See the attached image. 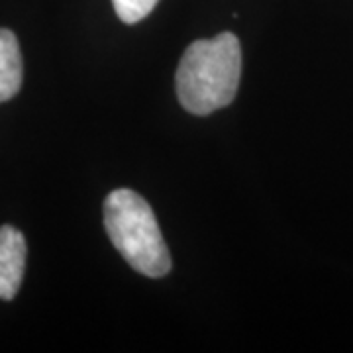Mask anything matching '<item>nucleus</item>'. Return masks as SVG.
Returning <instances> with one entry per match:
<instances>
[{"label":"nucleus","mask_w":353,"mask_h":353,"mask_svg":"<svg viewBox=\"0 0 353 353\" xmlns=\"http://www.w3.org/2000/svg\"><path fill=\"white\" fill-rule=\"evenodd\" d=\"M104 226L132 269L159 279L171 271V255L152 206L132 189L112 190L104 201Z\"/></svg>","instance_id":"2"},{"label":"nucleus","mask_w":353,"mask_h":353,"mask_svg":"<svg viewBox=\"0 0 353 353\" xmlns=\"http://www.w3.org/2000/svg\"><path fill=\"white\" fill-rule=\"evenodd\" d=\"M159 0H112L114 10L124 24H138L150 16Z\"/></svg>","instance_id":"5"},{"label":"nucleus","mask_w":353,"mask_h":353,"mask_svg":"<svg viewBox=\"0 0 353 353\" xmlns=\"http://www.w3.org/2000/svg\"><path fill=\"white\" fill-rule=\"evenodd\" d=\"M241 77L240 39L222 32L192 41L176 69V94L190 114L206 116L236 99Z\"/></svg>","instance_id":"1"},{"label":"nucleus","mask_w":353,"mask_h":353,"mask_svg":"<svg viewBox=\"0 0 353 353\" xmlns=\"http://www.w3.org/2000/svg\"><path fill=\"white\" fill-rule=\"evenodd\" d=\"M26 240L14 226H0V299L12 301L18 294L26 269Z\"/></svg>","instance_id":"3"},{"label":"nucleus","mask_w":353,"mask_h":353,"mask_svg":"<svg viewBox=\"0 0 353 353\" xmlns=\"http://www.w3.org/2000/svg\"><path fill=\"white\" fill-rule=\"evenodd\" d=\"M22 53L14 32L0 28V104L14 99L22 87Z\"/></svg>","instance_id":"4"}]
</instances>
